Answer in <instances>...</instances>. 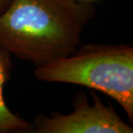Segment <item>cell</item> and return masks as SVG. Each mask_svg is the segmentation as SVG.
Listing matches in <instances>:
<instances>
[{"label":"cell","mask_w":133,"mask_h":133,"mask_svg":"<svg viewBox=\"0 0 133 133\" xmlns=\"http://www.w3.org/2000/svg\"><path fill=\"white\" fill-rule=\"evenodd\" d=\"M81 1H87V2H91L92 0H81Z\"/></svg>","instance_id":"cell-6"},{"label":"cell","mask_w":133,"mask_h":133,"mask_svg":"<svg viewBox=\"0 0 133 133\" xmlns=\"http://www.w3.org/2000/svg\"><path fill=\"white\" fill-rule=\"evenodd\" d=\"M12 68L10 54L0 45V132L26 131L30 129L28 122L10 110L4 99V84L9 79Z\"/></svg>","instance_id":"cell-4"},{"label":"cell","mask_w":133,"mask_h":133,"mask_svg":"<svg viewBox=\"0 0 133 133\" xmlns=\"http://www.w3.org/2000/svg\"><path fill=\"white\" fill-rule=\"evenodd\" d=\"M10 0H0V14L4 11L7 6L9 5Z\"/></svg>","instance_id":"cell-5"},{"label":"cell","mask_w":133,"mask_h":133,"mask_svg":"<svg viewBox=\"0 0 133 133\" xmlns=\"http://www.w3.org/2000/svg\"><path fill=\"white\" fill-rule=\"evenodd\" d=\"M96 9L81 0H10L0 14V45L36 66L69 56Z\"/></svg>","instance_id":"cell-1"},{"label":"cell","mask_w":133,"mask_h":133,"mask_svg":"<svg viewBox=\"0 0 133 133\" xmlns=\"http://www.w3.org/2000/svg\"><path fill=\"white\" fill-rule=\"evenodd\" d=\"M92 105L85 94L74 100V110L69 114L55 113L51 117L37 116L35 130L38 133H132L133 129L124 122L113 107L105 105L100 98L92 92Z\"/></svg>","instance_id":"cell-3"},{"label":"cell","mask_w":133,"mask_h":133,"mask_svg":"<svg viewBox=\"0 0 133 133\" xmlns=\"http://www.w3.org/2000/svg\"><path fill=\"white\" fill-rule=\"evenodd\" d=\"M42 81L75 84L104 92L116 100L133 119V48L87 44L74 54L36 66Z\"/></svg>","instance_id":"cell-2"}]
</instances>
